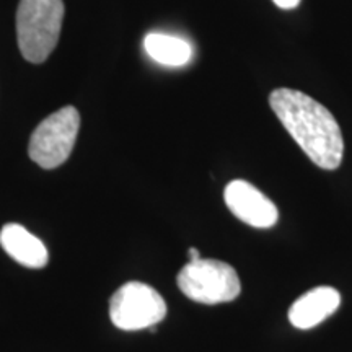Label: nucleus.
I'll return each mask as SVG.
<instances>
[{
	"label": "nucleus",
	"mask_w": 352,
	"mask_h": 352,
	"mask_svg": "<svg viewBox=\"0 0 352 352\" xmlns=\"http://www.w3.org/2000/svg\"><path fill=\"white\" fill-rule=\"evenodd\" d=\"M277 7L283 8V10H292V8H297L300 6L302 0H272Z\"/></svg>",
	"instance_id": "9d476101"
},
{
	"label": "nucleus",
	"mask_w": 352,
	"mask_h": 352,
	"mask_svg": "<svg viewBox=\"0 0 352 352\" xmlns=\"http://www.w3.org/2000/svg\"><path fill=\"white\" fill-rule=\"evenodd\" d=\"M64 20L63 0H20L16 41L28 63L41 64L59 41Z\"/></svg>",
	"instance_id": "f03ea898"
},
{
	"label": "nucleus",
	"mask_w": 352,
	"mask_h": 352,
	"mask_svg": "<svg viewBox=\"0 0 352 352\" xmlns=\"http://www.w3.org/2000/svg\"><path fill=\"white\" fill-rule=\"evenodd\" d=\"M189 261H197V259H201V254L197 252V248H189Z\"/></svg>",
	"instance_id": "9b49d317"
},
{
	"label": "nucleus",
	"mask_w": 352,
	"mask_h": 352,
	"mask_svg": "<svg viewBox=\"0 0 352 352\" xmlns=\"http://www.w3.org/2000/svg\"><path fill=\"white\" fill-rule=\"evenodd\" d=\"M144 50L155 63L170 67H182L192 59L191 44L171 34L148 33L144 39Z\"/></svg>",
	"instance_id": "1a4fd4ad"
},
{
	"label": "nucleus",
	"mask_w": 352,
	"mask_h": 352,
	"mask_svg": "<svg viewBox=\"0 0 352 352\" xmlns=\"http://www.w3.org/2000/svg\"><path fill=\"white\" fill-rule=\"evenodd\" d=\"M80 114L77 108L65 107L39 122L30 139L28 153L44 170L57 168L70 157L76 145Z\"/></svg>",
	"instance_id": "20e7f679"
},
{
	"label": "nucleus",
	"mask_w": 352,
	"mask_h": 352,
	"mask_svg": "<svg viewBox=\"0 0 352 352\" xmlns=\"http://www.w3.org/2000/svg\"><path fill=\"white\" fill-rule=\"evenodd\" d=\"M223 199L236 219L252 227L271 228L279 219L274 202L245 179H233L228 183Z\"/></svg>",
	"instance_id": "423d86ee"
},
{
	"label": "nucleus",
	"mask_w": 352,
	"mask_h": 352,
	"mask_svg": "<svg viewBox=\"0 0 352 352\" xmlns=\"http://www.w3.org/2000/svg\"><path fill=\"white\" fill-rule=\"evenodd\" d=\"M166 316L164 297L151 285L127 283L109 300V318L116 328L138 331L155 327Z\"/></svg>",
	"instance_id": "39448f33"
},
{
	"label": "nucleus",
	"mask_w": 352,
	"mask_h": 352,
	"mask_svg": "<svg viewBox=\"0 0 352 352\" xmlns=\"http://www.w3.org/2000/svg\"><path fill=\"white\" fill-rule=\"evenodd\" d=\"M0 246L16 263L32 270L44 267L50 259L46 245L20 223H7L2 227Z\"/></svg>",
	"instance_id": "6e6552de"
},
{
	"label": "nucleus",
	"mask_w": 352,
	"mask_h": 352,
	"mask_svg": "<svg viewBox=\"0 0 352 352\" xmlns=\"http://www.w3.org/2000/svg\"><path fill=\"white\" fill-rule=\"evenodd\" d=\"M341 305V294L329 285L308 290L292 303L289 321L298 329H310L329 318Z\"/></svg>",
	"instance_id": "0eeeda50"
},
{
	"label": "nucleus",
	"mask_w": 352,
	"mask_h": 352,
	"mask_svg": "<svg viewBox=\"0 0 352 352\" xmlns=\"http://www.w3.org/2000/svg\"><path fill=\"white\" fill-rule=\"evenodd\" d=\"M270 104L285 131L316 166L336 170L344 155L340 124L328 108L298 90L276 88Z\"/></svg>",
	"instance_id": "f257e3e1"
},
{
	"label": "nucleus",
	"mask_w": 352,
	"mask_h": 352,
	"mask_svg": "<svg viewBox=\"0 0 352 352\" xmlns=\"http://www.w3.org/2000/svg\"><path fill=\"white\" fill-rule=\"evenodd\" d=\"M178 287L191 300L206 305L226 303L240 296L239 274L230 264L219 259L189 261L178 274Z\"/></svg>",
	"instance_id": "7ed1b4c3"
}]
</instances>
